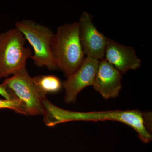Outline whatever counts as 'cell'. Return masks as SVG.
<instances>
[{
	"instance_id": "7c38bea8",
	"label": "cell",
	"mask_w": 152,
	"mask_h": 152,
	"mask_svg": "<svg viewBox=\"0 0 152 152\" xmlns=\"http://www.w3.org/2000/svg\"><path fill=\"white\" fill-rule=\"evenodd\" d=\"M0 95L4 97L6 99H15L12 95L5 87L0 85Z\"/></svg>"
},
{
	"instance_id": "9c48e42d",
	"label": "cell",
	"mask_w": 152,
	"mask_h": 152,
	"mask_svg": "<svg viewBox=\"0 0 152 152\" xmlns=\"http://www.w3.org/2000/svg\"><path fill=\"white\" fill-rule=\"evenodd\" d=\"M104 56L121 74L137 69L141 66V61L134 48L121 45L110 38L108 39Z\"/></svg>"
},
{
	"instance_id": "8fae6325",
	"label": "cell",
	"mask_w": 152,
	"mask_h": 152,
	"mask_svg": "<svg viewBox=\"0 0 152 152\" xmlns=\"http://www.w3.org/2000/svg\"><path fill=\"white\" fill-rule=\"evenodd\" d=\"M9 109L13 110L19 114L27 116L24 107L20 101L16 99H1L0 109Z\"/></svg>"
},
{
	"instance_id": "277c9868",
	"label": "cell",
	"mask_w": 152,
	"mask_h": 152,
	"mask_svg": "<svg viewBox=\"0 0 152 152\" xmlns=\"http://www.w3.org/2000/svg\"><path fill=\"white\" fill-rule=\"evenodd\" d=\"M15 27L32 47L34 55L30 58L34 64L39 67H46L51 71L57 69L51 51L53 32L48 27L30 20L17 22Z\"/></svg>"
},
{
	"instance_id": "ba28073f",
	"label": "cell",
	"mask_w": 152,
	"mask_h": 152,
	"mask_svg": "<svg viewBox=\"0 0 152 152\" xmlns=\"http://www.w3.org/2000/svg\"><path fill=\"white\" fill-rule=\"evenodd\" d=\"M122 74L104 58L99 61L92 86L105 99L115 98L118 96L122 88Z\"/></svg>"
},
{
	"instance_id": "6da1fadb",
	"label": "cell",
	"mask_w": 152,
	"mask_h": 152,
	"mask_svg": "<svg viewBox=\"0 0 152 152\" xmlns=\"http://www.w3.org/2000/svg\"><path fill=\"white\" fill-rule=\"evenodd\" d=\"M151 117V114L144 113L138 110L75 112L61 108L55 104L50 106L48 111V119L52 126L73 121H116L132 128L145 143L149 142L152 140L150 132Z\"/></svg>"
},
{
	"instance_id": "7a4b0ae2",
	"label": "cell",
	"mask_w": 152,
	"mask_h": 152,
	"mask_svg": "<svg viewBox=\"0 0 152 152\" xmlns=\"http://www.w3.org/2000/svg\"><path fill=\"white\" fill-rule=\"evenodd\" d=\"M51 51L57 69L67 78L78 69L85 55L80 42L78 22L58 28L52 42Z\"/></svg>"
},
{
	"instance_id": "8992f818",
	"label": "cell",
	"mask_w": 152,
	"mask_h": 152,
	"mask_svg": "<svg viewBox=\"0 0 152 152\" xmlns=\"http://www.w3.org/2000/svg\"><path fill=\"white\" fill-rule=\"evenodd\" d=\"M92 18L86 11L82 12L78 22L79 37L85 56L100 60L104 57L108 38L99 31Z\"/></svg>"
},
{
	"instance_id": "30bf717a",
	"label": "cell",
	"mask_w": 152,
	"mask_h": 152,
	"mask_svg": "<svg viewBox=\"0 0 152 152\" xmlns=\"http://www.w3.org/2000/svg\"><path fill=\"white\" fill-rule=\"evenodd\" d=\"M32 79L36 86L45 95L59 92L63 87L60 79L53 75L37 76Z\"/></svg>"
},
{
	"instance_id": "52a82bcc",
	"label": "cell",
	"mask_w": 152,
	"mask_h": 152,
	"mask_svg": "<svg viewBox=\"0 0 152 152\" xmlns=\"http://www.w3.org/2000/svg\"><path fill=\"white\" fill-rule=\"evenodd\" d=\"M99 60L86 57L77 70L62 83L65 91L64 101L66 104L74 103L80 92L92 86L99 66Z\"/></svg>"
},
{
	"instance_id": "5b68a950",
	"label": "cell",
	"mask_w": 152,
	"mask_h": 152,
	"mask_svg": "<svg viewBox=\"0 0 152 152\" xmlns=\"http://www.w3.org/2000/svg\"><path fill=\"white\" fill-rule=\"evenodd\" d=\"M1 86L6 88L15 99L21 102L27 116L43 115V102L46 95L36 86L26 68L5 79Z\"/></svg>"
},
{
	"instance_id": "3957f363",
	"label": "cell",
	"mask_w": 152,
	"mask_h": 152,
	"mask_svg": "<svg viewBox=\"0 0 152 152\" xmlns=\"http://www.w3.org/2000/svg\"><path fill=\"white\" fill-rule=\"evenodd\" d=\"M26 39L15 27L0 34V78L13 75L26 68L32 56Z\"/></svg>"
}]
</instances>
